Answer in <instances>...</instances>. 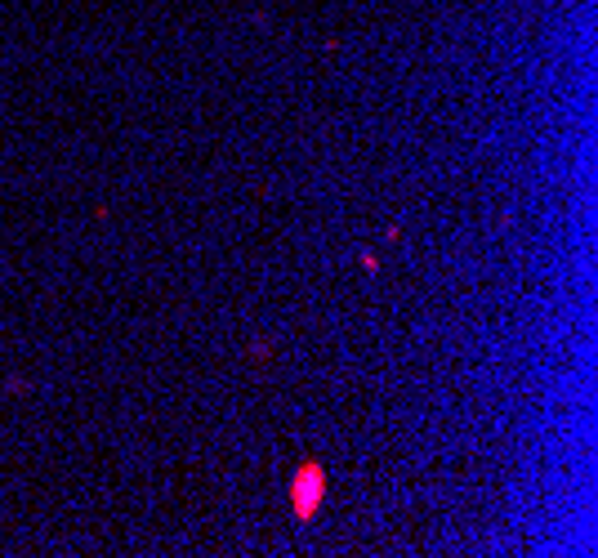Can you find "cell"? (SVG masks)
Wrapping results in <instances>:
<instances>
[{"mask_svg": "<svg viewBox=\"0 0 598 558\" xmlns=\"http://www.w3.org/2000/svg\"><path fill=\"white\" fill-rule=\"evenodd\" d=\"M322 474H317V465H304L299 469V483H295V514L299 518H308L313 514V505H317V496H322Z\"/></svg>", "mask_w": 598, "mask_h": 558, "instance_id": "obj_1", "label": "cell"}]
</instances>
